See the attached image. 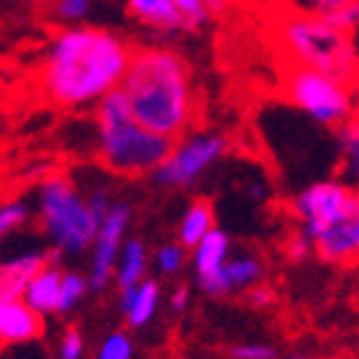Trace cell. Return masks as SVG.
I'll use <instances>...</instances> for the list:
<instances>
[{"instance_id":"cell-35","label":"cell","mask_w":359,"mask_h":359,"mask_svg":"<svg viewBox=\"0 0 359 359\" xmlns=\"http://www.w3.org/2000/svg\"><path fill=\"white\" fill-rule=\"evenodd\" d=\"M203 3L208 8V13L213 15H221L226 11V6H229V0H203Z\"/></svg>"},{"instance_id":"cell-11","label":"cell","mask_w":359,"mask_h":359,"mask_svg":"<svg viewBox=\"0 0 359 359\" xmlns=\"http://www.w3.org/2000/svg\"><path fill=\"white\" fill-rule=\"evenodd\" d=\"M44 334V318L34 313L23 300L0 303V346H15L36 341Z\"/></svg>"},{"instance_id":"cell-21","label":"cell","mask_w":359,"mask_h":359,"mask_svg":"<svg viewBox=\"0 0 359 359\" xmlns=\"http://www.w3.org/2000/svg\"><path fill=\"white\" fill-rule=\"evenodd\" d=\"M90 285L88 277L75 272V269H65L62 275V285H60V300H57V316H67L72 313L83 298L88 295Z\"/></svg>"},{"instance_id":"cell-22","label":"cell","mask_w":359,"mask_h":359,"mask_svg":"<svg viewBox=\"0 0 359 359\" xmlns=\"http://www.w3.org/2000/svg\"><path fill=\"white\" fill-rule=\"evenodd\" d=\"M341 151H344V170L346 175L359 182V116H352L339 126Z\"/></svg>"},{"instance_id":"cell-27","label":"cell","mask_w":359,"mask_h":359,"mask_svg":"<svg viewBox=\"0 0 359 359\" xmlns=\"http://www.w3.org/2000/svg\"><path fill=\"white\" fill-rule=\"evenodd\" d=\"M154 264L162 275H177L180 269L185 267V247H180V244L159 247L157 255H154Z\"/></svg>"},{"instance_id":"cell-36","label":"cell","mask_w":359,"mask_h":359,"mask_svg":"<svg viewBox=\"0 0 359 359\" xmlns=\"http://www.w3.org/2000/svg\"><path fill=\"white\" fill-rule=\"evenodd\" d=\"M290 359H308V357H290Z\"/></svg>"},{"instance_id":"cell-15","label":"cell","mask_w":359,"mask_h":359,"mask_svg":"<svg viewBox=\"0 0 359 359\" xmlns=\"http://www.w3.org/2000/svg\"><path fill=\"white\" fill-rule=\"evenodd\" d=\"M159 308V285L144 277L142 283L121 290V313L131 329H142L154 318Z\"/></svg>"},{"instance_id":"cell-5","label":"cell","mask_w":359,"mask_h":359,"mask_svg":"<svg viewBox=\"0 0 359 359\" xmlns=\"http://www.w3.org/2000/svg\"><path fill=\"white\" fill-rule=\"evenodd\" d=\"M277 41L298 67L316 69L344 85L359 77V57L349 34L331 29L321 18L283 15L277 21Z\"/></svg>"},{"instance_id":"cell-24","label":"cell","mask_w":359,"mask_h":359,"mask_svg":"<svg viewBox=\"0 0 359 359\" xmlns=\"http://www.w3.org/2000/svg\"><path fill=\"white\" fill-rule=\"evenodd\" d=\"M93 11V0H54L52 15L54 21L65 23L67 29L72 26H83V21Z\"/></svg>"},{"instance_id":"cell-19","label":"cell","mask_w":359,"mask_h":359,"mask_svg":"<svg viewBox=\"0 0 359 359\" xmlns=\"http://www.w3.org/2000/svg\"><path fill=\"white\" fill-rule=\"evenodd\" d=\"M275 8L277 15H308V18H323L339 8L349 6L352 0H262Z\"/></svg>"},{"instance_id":"cell-16","label":"cell","mask_w":359,"mask_h":359,"mask_svg":"<svg viewBox=\"0 0 359 359\" xmlns=\"http://www.w3.org/2000/svg\"><path fill=\"white\" fill-rule=\"evenodd\" d=\"M128 13L136 21L157 31H177L182 29L180 13L172 0H126Z\"/></svg>"},{"instance_id":"cell-23","label":"cell","mask_w":359,"mask_h":359,"mask_svg":"<svg viewBox=\"0 0 359 359\" xmlns=\"http://www.w3.org/2000/svg\"><path fill=\"white\" fill-rule=\"evenodd\" d=\"M31 221V205L21 198H11V201H0V241L8 239L11 233Z\"/></svg>"},{"instance_id":"cell-29","label":"cell","mask_w":359,"mask_h":359,"mask_svg":"<svg viewBox=\"0 0 359 359\" xmlns=\"http://www.w3.org/2000/svg\"><path fill=\"white\" fill-rule=\"evenodd\" d=\"M60 359H83L85 354V339L77 329H67L60 339Z\"/></svg>"},{"instance_id":"cell-10","label":"cell","mask_w":359,"mask_h":359,"mask_svg":"<svg viewBox=\"0 0 359 359\" xmlns=\"http://www.w3.org/2000/svg\"><path fill=\"white\" fill-rule=\"evenodd\" d=\"M229 249H231L229 233L221 231V229L208 231L201 239V244L193 249L198 283H201L203 292H208L213 298H221V295H229V292H231V287H229L226 275H224V264H226V259H229Z\"/></svg>"},{"instance_id":"cell-3","label":"cell","mask_w":359,"mask_h":359,"mask_svg":"<svg viewBox=\"0 0 359 359\" xmlns=\"http://www.w3.org/2000/svg\"><path fill=\"white\" fill-rule=\"evenodd\" d=\"M172 139L144 128L131 116L121 90H113L95 103V151L105 170L121 177L151 175L172 151Z\"/></svg>"},{"instance_id":"cell-20","label":"cell","mask_w":359,"mask_h":359,"mask_svg":"<svg viewBox=\"0 0 359 359\" xmlns=\"http://www.w3.org/2000/svg\"><path fill=\"white\" fill-rule=\"evenodd\" d=\"M264 272V264L252 255H239V257H231V259H226L224 264V275H226V283L231 290H244V287H252V285L262 277Z\"/></svg>"},{"instance_id":"cell-6","label":"cell","mask_w":359,"mask_h":359,"mask_svg":"<svg viewBox=\"0 0 359 359\" xmlns=\"http://www.w3.org/2000/svg\"><path fill=\"white\" fill-rule=\"evenodd\" d=\"M285 90L292 103L323 126H341L344 121L352 118V90L349 85L339 83L329 75H321L308 67H295L287 75Z\"/></svg>"},{"instance_id":"cell-31","label":"cell","mask_w":359,"mask_h":359,"mask_svg":"<svg viewBox=\"0 0 359 359\" xmlns=\"http://www.w3.org/2000/svg\"><path fill=\"white\" fill-rule=\"evenodd\" d=\"M233 359H275L277 352L267 344H241L231 349Z\"/></svg>"},{"instance_id":"cell-13","label":"cell","mask_w":359,"mask_h":359,"mask_svg":"<svg viewBox=\"0 0 359 359\" xmlns=\"http://www.w3.org/2000/svg\"><path fill=\"white\" fill-rule=\"evenodd\" d=\"M62 275H65V269L60 267V262H54L52 255H49V262L31 277L29 285H26V290H23L21 300L34 311V313L41 316V318H44V316H57Z\"/></svg>"},{"instance_id":"cell-14","label":"cell","mask_w":359,"mask_h":359,"mask_svg":"<svg viewBox=\"0 0 359 359\" xmlns=\"http://www.w3.org/2000/svg\"><path fill=\"white\" fill-rule=\"evenodd\" d=\"M311 241L326 262H352L359 257V216L331 226Z\"/></svg>"},{"instance_id":"cell-1","label":"cell","mask_w":359,"mask_h":359,"mask_svg":"<svg viewBox=\"0 0 359 359\" xmlns=\"http://www.w3.org/2000/svg\"><path fill=\"white\" fill-rule=\"evenodd\" d=\"M134 49L95 26L62 29L49 41L39 69L44 95L60 108H88L118 90Z\"/></svg>"},{"instance_id":"cell-4","label":"cell","mask_w":359,"mask_h":359,"mask_svg":"<svg viewBox=\"0 0 359 359\" xmlns=\"http://www.w3.org/2000/svg\"><path fill=\"white\" fill-rule=\"evenodd\" d=\"M36 218L57 257L90 252L100 218L88 208L85 193L65 172L46 175L36 190Z\"/></svg>"},{"instance_id":"cell-28","label":"cell","mask_w":359,"mask_h":359,"mask_svg":"<svg viewBox=\"0 0 359 359\" xmlns=\"http://www.w3.org/2000/svg\"><path fill=\"white\" fill-rule=\"evenodd\" d=\"M321 21L329 23L331 29H339V31H344V34H349L359 23V0H352L349 6L339 8V11H334V13H329V15H323Z\"/></svg>"},{"instance_id":"cell-8","label":"cell","mask_w":359,"mask_h":359,"mask_svg":"<svg viewBox=\"0 0 359 359\" xmlns=\"http://www.w3.org/2000/svg\"><path fill=\"white\" fill-rule=\"evenodd\" d=\"M226 151V136L221 134H190L172 144L167 159L149 175L154 185L190 187L203 172H208Z\"/></svg>"},{"instance_id":"cell-32","label":"cell","mask_w":359,"mask_h":359,"mask_svg":"<svg viewBox=\"0 0 359 359\" xmlns=\"http://www.w3.org/2000/svg\"><path fill=\"white\" fill-rule=\"evenodd\" d=\"M308 247H311V241L300 233V236H292L290 244H287V257H290L292 262H303L308 257Z\"/></svg>"},{"instance_id":"cell-30","label":"cell","mask_w":359,"mask_h":359,"mask_svg":"<svg viewBox=\"0 0 359 359\" xmlns=\"http://www.w3.org/2000/svg\"><path fill=\"white\" fill-rule=\"evenodd\" d=\"M85 201H88V208L95 213L97 218H103L105 216V210L111 208V190L105 185H95V187H90L88 193H85Z\"/></svg>"},{"instance_id":"cell-18","label":"cell","mask_w":359,"mask_h":359,"mask_svg":"<svg viewBox=\"0 0 359 359\" xmlns=\"http://www.w3.org/2000/svg\"><path fill=\"white\" fill-rule=\"evenodd\" d=\"M216 229V216H213V205H210L205 198H198V201L190 203V208L185 210V216L180 221L177 236H180V247L195 249L201 244V239L208 231Z\"/></svg>"},{"instance_id":"cell-9","label":"cell","mask_w":359,"mask_h":359,"mask_svg":"<svg viewBox=\"0 0 359 359\" xmlns=\"http://www.w3.org/2000/svg\"><path fill=\"white\" fill-rule=\"evenodd\" d=\"M134 218V208L123 201H113L111 208L105 210L95 231V239L90 244V269H88V285L90 290H105L113 280L116 259L121 255V247L126 241V231Z\"/></svg>"},{"instance_id":"cell-17","label":"cell","mask_w":359,"mask_h":359,"mask_svg":"<svg viewBox=\"0 0 359 359\" xmlns=\"http://www.w3.org/2000/svg\"><path fill=\"white\" fill-rule=\"evenodd\" d=\"M144 275H147V247L142 239H126L116 259L113 280L118 285V290H128L142 283Z\"/></svg>"},{"instance_id":"cell-2","label":"cell","mask_w":359,"mask_h":359,"mask_svg":"<svg viewBox=\"0 0 359 359\" xmlns=\"http://www.w3.org/2000/svg\"><path fill=\"white\" fill-rule=\"evenodd\" d=\"M118 90L144 128L167 139H182L195 118V95L190 69L170 49H139L131 54Z\"/></svg>"},{"instance_id":"cell-7","label":"cell","mask_w":359,"mask_h":359,"mask_svg":"<svg viewBox=\"0 0 359 359\" xmlns=\"http://www.w3.org/2000/svg\"><path fill=\"white\" fill-rule=\"evenodd\" d=\"M292 210L303 221V236L311 241L331 226L359 216V190L341 182H318L292 201Z\"/></svg>"},{"instance_id":"cell-26","label":"cell","mask_w":359,"mask_h":359,"mask_svg":"<svg viewBox=\"0 0 359 359\" xmlns=\"http://www.w3.org/2000/svg\"><path fill=\"white\" fill-rule=\"evenodd\" d=\"M175 8L180 13V21H182V29L185 31H195L201 29L203 23L208 21L210 13L203 0H172Z\"/></svg>"},{"instance_id":"cell-12","label":"cell","mask_w":359,"mask_h":359,"mask_svg":"<svg viewBox=\"0 0 359 359\" xmlns=\"http://www.w3.org/2000/svg\"><path fill=\"white\" fill-rule=\"evenodd\" d=\"M49 262V252L29 249L21 255L0 262V303L3 300H21L26 285L39 269Z\"/></svg>"},{"instance_id":"cell-34","label":"cell","mask_w":359,"mask_h":359,"mask_svg":"<svg viewBox=\"0 0 359 359\" xmlns=\"http://www.w3.org/2000/svg\"><path fill=\"white\" fill-rule=\"evenodd\" d=\"M187 303H190V290H187L185 285H182V287H177V290L172 292V298H170V306H172L175 311H185Z\"/></svg>"},{"instance_id":"cell-33","label":"cell","mask_w":359,"mask_h":359,"mask_svg":"<svg viewBox=\"0 0 359 359\" xmlns=\"http://www.w3.org/2000/svg\"><path fill=\"white\" fill-rule=\"evenodd\" d=\"M249 300H252V306L262 308V306H272L275 295H272V290H269V287H255V290L249 292Z\"/></svg>"},{"instance_id":"cell-25","label":"cell","mask_w":359,"mask_h":359,"mask_svg":"<svg viewBox=\"0 0 359 359\" xmlns=\"http://www.w3.org/2000/svg\"><path fill=\"white\" fill-rule=\"evenodd\" d=\"M95 359H134V339L126 331H113L100 341Z\"/></svg>"}]
</instances>
